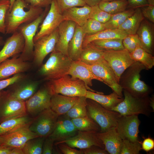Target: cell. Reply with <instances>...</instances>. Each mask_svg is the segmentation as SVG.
I'll return each mask as SVG.
<instances>
[{
    "label": "cell",
    "instance_id": "obj_2",
    "mask_svg": "<svg viewBox=\"0 0 154 154\" xmlns=\"http://www.w3.org/2000/svg\"><path fill=\"white\" fill-rule=\"evenodd\" d=\"M145 67L138 62H135L123 73L119 83L123 89L133 96L138 98L149 96L151 89L140 79V73Z\"/></svg>",
    "mask_w": 154,
    "mask_h": 154
},
{
    "label": "cell",
    "instance_id": "obj_36",
    "mask_svg": "<svg viewBox=\"0 0 154 154\" xmlns=\"http://www.w3.org/2000/svg\"><path fill=\"white\" fill-rule=\"evenodd\" d=\"M98 6L101 10L112 15L126 10L128 8V3L127 0L101 1Z\"/></svg>",
    "mask_w": 154,
    "mask_h": 154
},
{
    "label": "cell",
    "instance_id": "obj_32",
    "mask_svg": "<svg viewBox=\"0 0 154 154\" xmlns=\"http://www.w3.org/2000/svg\"><path fill=\"white\" fill-rule=\"evenodd\" d=\"M104 52L90 43L83 48L79 60L88 65H92L104 59Z\"/></svg>",
    "mask_w": 154,
    "mask_h": 154
},
{
    "label": "cell",
    "instance_id": "obj_3",
    "mask_svg": "<svg viewBox=\"0 0 154 154\" xmlns=\"http://www.w3.org/2000/svg\"><path fill=\"white\" fill-rule=\"evenodd\" d=\"M72 61L68 56L54 50L39 70V73L45 80L58 79L68 75Z\"/></svg>",
    "mask_w": 154,
    "mask_h": 154
},
{
    "label": "cell",
    "instance_id": "obj_44",
    "mask_svg": "<svg viewBox=\"0 0 154 154\" xmlns=\"http://www.w3.org/2000/svg\"><path fill=\"white\" fill-rule=\"evenodd\" d=\"M10 6V0H0V33H5V19Z\"/></svg>",
    "mask_w": 154,
    "mask_h": 154
},
{
    "label": "cell",
    "instance_id": "obj_38",
    "mask_svg": "<svg viewBox=\"0 0 154 154\" xmlns=\"http://www.w3.org/2000/svg\"><path fill=\"white\" fill-rule=\"evenodd\" d=\"M135 9H129L123 11L112 15L108 21L104 23L106 29H118L134 13Z\"/></svg>",
    "mask_w": 154,
    "mask_h": 154
},
{
    "label": "cell",
    "instance_id": "obj_33",
    "mask_svg": "<svg viewBox=\"0 0 154 154\" xmlns=\"http://www.w3.org/2000/svg\"><path fill=\"white\" fill-rule=\"evenodd\" d=\"M144 19L140 8L135 9L133 13L121 25L118 29L126 33L127 35L135 34Z\"/></svg>",
    "mask_w": 154,
    "mask_h": 154
},
{
    "label": "cell",
    "instance_id": "obj_25",
    "mask_svg": "<svg viewBox=\"0 0 154 154\" xmlns=\"http://www.w3.org/2000/svg\"><path fill=\"white\" fill-rule=\"evenodd\" d=\"M92 7L86 5L82 7H74L63 11L62 14L64 20L71 21L82 27L90 19Z\"/></svg>",
    "mask_w": 154,
    "mask_h": 154
},
{
    "label": "cell",
    "instance_id": "obj_19",
    "mask_svg": "<svg viewBox=\"0 0 154 154\" xmlns=\"http://www.w3.org/2000/svg\"><path fill=\"white\" fill-rule=\"evenodd\" d=\"M25 46L23 35L18 30L14 33L5 42L0 51V63L10 57L22 53Z\"/></svg>",
    "mask_w": 154,
    "mask_h": 154
},
{
    "label": "cell",
    "instance_id": "obj_53",
    "mask_svg": "<svg viewBox=\"0 0 154 154\" xmlns=\"http://www.w3.org/2000/svg\"><path fill=\"white\" fill-rule=\"evenodd\" d=\"M128 3V8L135 9L148 5L147 0H127Z\"/></svg>",
    "mask_w": 154,
    "mask_h": 154
},
{
    "label": "cell",
    "instance_id": "obj_26",
    "mask_svg": "<svg viewBox=\"0 0 154 154\" xmlns=\"http://www.w3.org/2000/svg\"><path fill=\"white\" fill-rule=\"evenodd\" d=\"M79 97H71L59 94L52 95L50 108L59 116L65 114Z\"/></svg>",
    "mask_w": 154,
    "mask_h": 154
},
{
    "label": "cell",
    "instance_id": "obj_42",
    "mask_svg": "<svg viewBox=\"0 0 154 154\" xmlns=\"http://www.w3.org/2000/svg\"><path fill=\"white\" fill-rule=\"evenodd\" d=\"M141 148L139 141L133 143L123 140L120 154H138Z\"/></svg>",
    "mask_w": 154,
    "mask_h": 154
},
{
    "label": "cell",
    "instance_id": "obj_14",
    "mask_svg": "<svg viewBox=\"0 0 154 154\" xmlns=\"http://www.w3.org/2000/svg\"><path fill=\"white\" fill-rule=\"evenodd\" d=\"M140 123L138 115L121 116L116 128L123 140H127L133 143L138 142L139 141L138 134Z\"/></svg>",
    "mask_w": 154,
    "mask_h": 154
},
{
    "label": "cell",
    "instance_id": "obj_28",
    "mask_svg": "<svg viewBox=\"0 0 154 154\" xmlns=\"http://www.w3.org/2000/svg\"><path fill=\"white\" fill-rule=\"evenodd\" d=\"M85 35L82 27L76 25L74 35L69 43L68 49V56L72 61L79 60Z\"/></svg>",
    "mask_w": 154,
    "mask_h": 154
},
{
    "label": "cell",
    "instance_id": "obj_11",
    "mask_svg": "<svg viewBox=\"0 0 154 154\" xmlns=\"http://www.w3.org/2000/svg\"><path fill=\"white\" fill-rule=\"evenodd\" d=\"M30 124L0 135V147L22 149L28 140L38 137L36 133L30 130Z\"/></svg>",
    "mask_w": 154,
    "mask_h": 154
},
{
    "label": "cell",
    "instance_id": "obj_61",
    "mask_svg": "<svg viewBox=\"0 0 154 154\" xmlns=\"http://www.w3.org/2000/svg\"><path fill=\"white\" fill-rule=\"evenodd\" d=\"M10 6L9 10L12 7L13 3L16 0H10Z\"/></svg>",
    "mask_w": 154,
    "mask_h": 154
},
{
    "label": "cell",
    "instance_id": "obj_27",
    "mask_svg": "<svg viewBox=\"0 0 154 154\" xmlns=\"http://www.w3.org/2000/svg\"><path fill=\"white\" fill-rule=\"evenodd\" d=\"M85 97L96 101L105 108L110 110L121 102L124 98L114 92L109 95H104L102 93H98L88 90Z\"/></svg>",
    "mask_w": 154,
    "mask_h": 154
},
{
    "label": "cell",
    "instance_id": "obj_34",
    "mask_svg": "<svg viewBox=\"0 0 154 154\" xmlns=\"http://www.w3.org/2000/svg\"><path fill=\"white\" fill-rule=\"evenodd\" d=\"M130 54L135 62L142 64L146 70L151 69L154 66V57L141 47L140 45H138Z\"/></svg>",
    "mask_w": 154,
    "mask_h": 154
},
{
    "label": "cell",
    "instance_id": "obj_18",
    "mask_svg": "<svg viewBox=\"0 0 154 154\" xmlns=\"http://www.w3.org/2000/svg\"><path fill=\"white\" fill-rule=\"evenodd\" d=\"M68 75L82 81L88 90L98 93H102L95 91L90 87L92 86V81L94 80L103 82L93 74L88 65L80 60L72 61Z\"/></svg>",
    "mask_w": 154,
    "mask_h": 154
},
{
    "label": "cell",
    "instance_id": "obj_5",
    "mask_svg": "<svg viewBox=\"0 0 154 154\" xmlns=\"http://www.w3.org/2000/svg\"><path fill=\"white\" fill-rule=\"evenodd\" d=\"M87 115L100 127L101 132L116 128L121 115L116 112L107 110L96 101L87 98Z\"/></svg>",
    "mask_w": 154,
    "mask_h": 154
},
{
    "label": "cell",
    "instance_id": "obj_30",
    "mask_svg": "<svg viewBox=\"0 0 154 154\" xmlns=\"http://www.w3.org/2000/svg\"><path fill=\"white\" fill-rule=\"evenodd\" d=\"M38 84L37 82H30L16 86L7 91L12 97L25 101L36 92Z\"/></svg>",
    "mask_w": 154,
    "mask_h": 154
},
{
    "label": "cell",
    "instance_id": "obj_39",
    "mask_svg": "<svg viewBox=\"0 0 154 154\" xmlns=\"http://www.w3.org/2000/svg\"><path fill=\"white\" fill-rule=\"evenodd\" d=\"M87 98L79 97L77 101L65 114L70 119L83 117L87 115Z\"/></svg>",
    "mask_w": 154,
    "mask_h": 154
},
{
    "label": "cell",
    "instance_id": "obj_8",
    "mask_svg": "<svg viewBox=\"0 0 154 154\" xmlns=\"http://www.w3.org/2000/svg\"><path fill=\"white\" fill-rule=\"evenodd\" d=\"M104 51L103 58L113 71L119 83L121 74L135 62L131 57L129 52L125 48L117 50Z\"/></svg>",
    "mask_w": 154,
    "mask_h": 154
},
{
    "label": "cell",
    "instance_id": "obj_6",
    "mask_svg": "<svg viewBox=\"0 0 154 154\" xmlns=\"http://www.w3.org/2000/svg\"><path fill=\"white\" fill-rule=\"evenodd\" d=\"M123 91L124 96L123 100L112 110L119 113L121 116L139 114L147 116H150L152 109L150 106L149 96L136 98L124 90Z\"/></svg>",
    "mask_w": 154,
    "mask_h": 154
},
{
    "label": "cell",
    "instance_id": "obj_45",
    "mask_svg": "<svg viewBox=\"0 0 154 154\" xmlns=\"http://www.w3.org/2000/svg\"><path fill=\"white\" fill-rule=\"evenodd\" d=\"M122 43L125 48L130 53L133 51L138 45H140L139 40L137 34L128 35L123 39Z\"/></svg>",
    "mask_w": 154,
    "mask_h": 154
},
{
    "label": "cell",
    "instance_id": "obj_57",
    "mask_svg": "<svg viewBox=\"0 0 154 154\" xmlns=\"http://www.w3.org/2000/svg\"><path fill=\"white\" fill-rule=\"evenodd\" d=\"M11 154H24V153L21 149L13 148Z\"/></svg>",
    "mask_w": 154,
    "mask_h": 154
},
{
    "label": "cell",
    "instance_id": "obj_13",
    "mask_svg": "<svg viewBox=\"0 0 154 154\" xmlns=\"http://www.w3.org/2000/svg\"><path fill=\"white\" fill-rule=\"evenodd\" d=\"M52 95L46 85L38 90L25 101L27 114L34 117L42 111L50 108Z\"/></svg>",
    "mask_w": 154,
    "mask_h": 154
},
{
    "label": "cell",
    "instance_id": "obj_63",
    "mask_svg": "<svg viewBox=\"0 0 154 154\" xmlns=\"http://www.w3.org/2000/svg\"><path fill=\"white\" fill-rule=\"evenodd\" d=\"M1 92H0V97H1Z\"/></svg>",
    "mask_w": 154,
    "mask_h": 154
},
{
    "label": "cell",
    "instance_id": "obj_50",
    "mask_svg": "<svg viewBox=\"0 0 154 154\" xmlns=\"http://www.w3.org/2000/svg\"><path fill=\"white\" fill-rule=\"evenodd\" d=\"M58 145L60 151L64 154H83L82 150H78L65 143L58 144Z\"/></svg>",
    "mask_w": 154,
    "mask_h": 154
},
{
    "label": "cell",
    "instance_id": "obj_49",
    "mask_svg": "<svg viewBox=\"0 0 154 154\" xmlns=\"http://www.w3.org/2000/svg\"><path fill=\"white\" fill-rule=\"evenodd\" d=\"M52 0H24L29 7L47 8L50 5Z\"/></svg>",
    "mask_w": 154,
    "mask_h": 154
},
{
    "label": "cell",
    "instance_id": "obj_4",
    "mask_svg": "<svg viewBox=\"0 0 154 154\" xmlns=\"http://www.w3.org/2000/svg\"><path fill=\"white\" fill-rule=\"evenodd\" d=\"M46 85L52 95L60 94L71 97H85L88 90L82 81L69 75L49 81Z\"/></svg>",
    "mask_w": 154,
    "mask_h": 154
},
{
    "label": "cell",
    "instance_id": "obj_48",
    "mask_svg": "<svg viewBox=\"0 0 154 154\" xmlns=\"http://www.w3.org/2000/svg\"><path fill=\"white\" fill-rule=\"evenodd\" d=\"M144 17L151 22L154 23V5H148L140 8Z\"/></svg>",
    "mask_w": 154,
    "mask_h": 154
},
{
    "label": "cell",
    "instance_id": "obj_15",
    "mask_svg": "<svg viewBox=\"0 0 154 154\" xmlns=\"http://www.w3.org/2000/svg\"><path fill=\"white\" fill-rule=\"evenodd\" d=\"M89 67L93 74L102 79L119 96L123 97V90L117 81L113 71L104 59Z\"/></svg>",
    "mask_w": 154,
    "mask_h": 154
},
{
    "label": "cell",
    "instance_id": "obj_46",
    "mask_svg": "<svg viewBox=\"0 0 154 154\" xmlns=\"http://www.w3.org/2000/svg\"><path fill=\"white\" fill-rule=\"evenodd\" d=\"M62 13L65 10L74 7H82L86 5L83 0H56Z\"/></svg>",
    "mask_w": 154,
    "mask_h": 154
},
{
    "label": "cell",
    "instance_id": "obj_47",
    "mask_svg": "<svg viewBox=\"0 0 154 154\" xmlns=\"http://www.w3.org/2000/svg\"><path fill=\"white\" fill-rule=\"evenodd\" d=\"M24 77V76L21 73L14 75L12 77L5 79L0 80V92L8 86L19 82Z\"/></svg>",
    "mask_w": 154,
    "mask_h": 154
},
{
    "label": "cell",
    "instance_id": "obj_10",
    "mask_svg": "<svg viewBox=\"0 0 154 154\" xmlns=\"http://www.w3.org/2000/svg\"><path fill=\"white\" fill-rule=\"evenodd\" d=\"M48 7L37 18L32 22L21 25L18 30L22 34L25 41L23 50L20 57L24 60H29L33 57L34 42L33 38L40 24L46 15Z\"/></svg>",
    "mask_w": 154,
    "mask_h": 154
},
{
    "label": "cell",
    "instance_id": "obj_24",
    "mask_svg": "<svg viewBox=\"0 0 154 154\" xmlns=\"http://www.w3.org/2000/svg\"><path fill=\"white\" fill-rule=\"evenodd\" d=\"M96 134L103 142L104 149L109 154H120L123 140L116 128L104 132H97Z\"/></svg>",
    "mask_w": 154,
    "mask_h": 154
},
{
    "label": "cell",
    "instance_id": "obj_41",
    "mask_svg": "<svg viewBox=\"0 0 154 154\" xmlns=\"http://www.w3.org/2000/svg\"><path fill=\"white\" fill-rule=\"evenodd\" d=\"M82 27L86 35H93L106 29L104 23L90 18Z\"/></svg>",
    "mask_w": 154,
    "mask_h": 154
},
{
    "label": "cell",
    "instance_id": "obj_17",
    "mask_svg": "<svg viewBox=\"0 0 154 154\" xmlns=\"http://www.w3.org/2000/svg\"><path fill=\"white\" fill-rule=\"evenodd\" d=\"M97 132L78 131L74 136L63 141L55 142V145L65 143L73 148L80 149L88 148L92 146H96L102 149L104 146L101 140L98 137Z\"/></svg>",
    "mask_w": 154,
    "mask_h": 154
},
{
    "label": "cell",
    "instance_id": "obj_1",
    "mask_svg": "<svg viewBox=\"0 0 154 154\" xmlns=\"http://www.w3.org/2000/svg\"><path fill=\"white\" fill-rule=\"evenodd\" d=\"M43 8L29 7L23 0H16L5 19V34H12L21 25L33 21L43 12Z\"/></svg>",
    "mask_w": 154,
    "mask_h": 154
},
{
    "label": "cell",
    "instance_id": "obj_21",
    "mask_svg": "<svg viewBox=\"0 0 154 154\" xmlns=\"http://www.w3.org/2000/svg\"><path fill=\"white\" fill-rule=\"evenodd\" d=\"M76 25L74 22L67 20L60 24L58 28V39L55 50L68 56V45L74 35Z\"/></svg>",
    "mask_w": 154,
    "mask_h": 154
},
{
    "label": "cell",
    "instance_id": "obj_62",
    "mask_svg": "<svg viewBox=\"0 0 154 154\" xmlns=\"http://www.w3.org/2000/svg\"><path fill=\"white\" fill-rule=\"evenodd\" d=\"M101 1H112L115 0H101Z\"/></svg>",
    "mask_w": 154,
    "mask_h": 154
},
{
    "label": "cell",
    "instance_id": "obj_35",
    "mask_svg": "<svg viewBox=\"0 0 154 154\" xmlns=\"http://www.w3.org/2000/svg\"><path fill=\"white\" fill-rule=\"evenodd\" d=\"M71 119L78 131L94 132L100 131L99 125L88 116Z\"/></svg>",
    "mask_w": 154,
    "mask_h": 154
},
{
    "label": "cell",
    "instance_id": "obj_55",
    "mask_svg": "<svg viewBox=\"0 0 154 154\" xmlns=\"http://www.w3.org/2000/svg\"><path fill=\"white\" fill-rule=\"evenodd\" d=\"M86 5L92 7L98 5L101 0H83Z\"/></svg>",
    "mask_w": 154,
    "mask_h": 154
},
{
    "label": "cell",
    "instance_id": "obj_29",
    "mask_svg": "<svg viewBox=\"0 0 154 154\" xmlns=\"http://www.w3.org/2000/svg\"><path fill=\"white\" fill-rule=\"evenodd\" d=\"M127 35L124 31L119 29H106L93 35H85L83 40L82 47L83 48L95 40L110 38L123 39Z\"/></svg>",
    "mask_w": 154,
    "mask_h": 154
},
{
    "label": "cell",
    "instance_id": "obj_56",
    "mask_svg": "<svg viewBox=\"0 0 154 154\" xmlns=\"http://www.w3.org/2000/svg\"><path fill=\"white\" fill-rule=\"evenodd\" d=\"M13 148L0 147V154H11Z\"/></svg>",
    "mask_w": 154,
    "mask_h": 154
},
{
    "label": "cell",
    "instance_id": "obj_9",
    "mask_svg": "<svg viewBox=\"0 0 154 154\" xmlns=\"http://www.w3.org/2000/svg\"><path fill=\"white\" fill-rule=\"evenodd\" d=\"M28 114L25 101L11 96L6 91H1L0 98V123L7 120Z\"/></svg>",
    "mask_w": 154,
    "mask_h": 154
},
{
    "label": "cell",
    "instance_id": "obj_37",
    "mask_svg": "<svg viewBox=\"0 0 154 154\" xmlns=\"http://www.w3.org/2000/svg\"><path fill=\"white\" fill-rule=\"evenodd\" d=\"M123 39L120 38H110L94 40L90 43L103 50H117L124 49Z\"/></svg>",
    "mask_w": 154,
    "mask_h": 154
},
{
    "label": "cell",
    "instance_id": "obj_43",
    "mask_svg": "<svg viewBox=\"0 0 154 154\" xmlns=\"http://www.w3.org/2000/svg\"><path fill=\"white\" fill-rule=\"evenodd\" d=\"M111 15L101 10L98 5H97L92 7L90 18L104 23L109 21Z\"/></svg>",
    "mask_w": 154,
    "mask_h": 154
},
{
    "label": "cell",
    "instance_id": "obj_59",
    "mask_svg": "<svg viewBox=\"0 0 154 154\" xmlns=\"http://www.w3.org/2000/svg\"><path fill=\"white\" fill-rule=\"evenodd\" d=\"M5 41L3 40V38L2 37L0 36V46L4 44Z\"/></svg>",
    "mask_w": 154,
    "mask_h": 154
},
{
    "label": "cell",
    "instance_id": "obj_31",
    "mask_svg": "<svg viewBox=\"0 0 154 154\" xmlns=\"http://www.w3.org/2000/svg\"><path fill=\"white\" fill-rule=\"evenodd\" d=\"M33 117L28 114L9 119L0 123V135L9 133L22 126L29 124Z\"/></svg>",
    "mask_w": 154,
    "mask_h": 154
},
{
    "label": "cell",
    "instance_id": "obj_22",
    "mask_svg": "<svg viewBox=\"0 0 154 154\" xmlns=\"http://www.w3.org/2000/svg\"><path fill=\"white\" fill-rule=\"evenodd\" d=\"M17 55L11 59H7L0 63V80L27 71L30 68L29 63Z\"/></svg>",
    "mask_w": 154,
    "mask_h": 154
},
{
    "label": "cell",
    "instance_id": "obj_7",
    "mask_svg": "<svg viewBox=\"0 0 154 154\" xmlns=\"http://www.w3.org/2000/svg\"><path fill=\"white\" fill-rule=\"evenodd\" d=\"M59 116L50 108L46 109L33 117L29 129L38 137H46L52 133Z\"/></svg>",
    "mask_w": 154,
    "mask_h": 154
},
{
    "label": "cell",
    "instance_id": "obj_58",
    "mask_svg": "<svg viewBox=\"0 0 154 154\" xmlns=\"http://www.w3.org/2000/svg\"><path fill=\"white\" fill-rule=\"evenodd\" d=\"M154 97L153 96L152 97L150 98V104L151 108L153 111L154 110Z\"/></svg>",
    "mask_w": 154,
    "mask_h": 154
},
{
    "label": "cell",
    "instance_id": "obj_20",
    "mask_svg": "<svg viewBox=\"0 0 154 154\" xmlns=\"http://www.w3.org/2000/svg\"><path fill=\"white\" fill-rule=\"evenodd\" d=\"M78 131L71 119L64 115L59 116L53 131L49 136L55 142H59L74 136Z\"/></svg>",
    "mask_w": 154,
    "mask_h": 154
},
{
    "label": "cell",
    "instance_id": "obj_52",
    "mask_svg": "<svg viewBox=\"0 0 154 154\" xmlns=\"http://www.w3.org/2000/svg\"><path fill=\"white\" fill-rule=\"evenodd\" d=\"M83 154H108L104 149L96 146H92L87 149H81Z\"/></svg>",
    "mask_w": 154,
    "mask_h": 154
},
{
    "label": "cell",
    "instance_id": "obj_23",
    "mask_svg": "<svg viewBox=\"0 0 154 154\" xmlns=\"http://www.w3.org/2000/svg\"><path fill=\"white\" fill-rule=\"evenodd\" d=\"M136 34L138 37L140 47L147 52L153 55L154 42L153 24L144 18Z\"/></svg>",
    "mask_w": 154,
    "mask_h": 154
},
{
    "label": "cell",
    "instance_id": "obj_40",
    "mask_svg": "<svg viewBox=\"0 0 154 154\" xmlns=\"http://www.w3.org/2000/svg\"><path fill=\"white\" fill-rule=\"evenodd\" d=\"M46 137H38L28 140L22 149L24 154H41L43 143Z\"/></svg>",
    "mask_w": 154,
    "mask_h": 154
},
{
    "label": "cell",
    "instance_id": "obj_54",
    "mask_svg": "<svg viewBox=\"0 0 154 154\" xmlns=\"http://www.w3.org/2000/svg\"><path fill=\"white\" fill-rule=\"evenodd\" d=\"M142 148L147 152L153 149L154 148V141L150 137L144 139L142 143Z\"/></svg>",
    "mask_w": 154,
    "mask_h": 154
},
{
    "label": "cell",
    "instance_id": "obj_51",
    "mask_svg": "<svg viewBox=\"0 0 154 154\" xmlns=\"http://www.w3.org/2000/svg\"><path fill=\"white\" fill-rule=\"evenodd\" d=\"M54 142V140L49 136L46 137L43 145L42 154H52Z\"/></svg>",
    "mask_w": 154,
    "mask_h": 154
},
{
    "label": "cell",
    "instance_id": "obj_16",
    "mask_svg": "<svg viewBox=\"0 0 154 154\" xmlns=\"http://www.w3.org/2000/svg\"><path fill=\"white\" fill-rule=\"evenodd\" d=\"M58 37L57 28L50 34L41 37L34 42L33 57L36 65H41L46 56L54 50Z\"/></svg>",
    "mask_w": 154,
    "mask_h": 154
},
{
    "label": "cell",
    "instance_id": "obj_12",
    "mask_svg": "<svg viewBox=\"0 0 154 154\" xmlns=\"http://www.w3.org/2000/svg\"><path fill=\"white\" fill-rule=\"evenodd\" d=\"M64 21L56 0H52L49 11L39 27L40 30L34 38V42L41 37L51 34Z\"/></svg>",
    "mask_w": 154,
    "mask_h": 154
},
{
    "label": "cell",
    "instance_id": "obj_60",
    "mask_svg": "<svg viewBox=\"0 0 154 154\" xmlns=\"http://www.w3.org/2000/svg\"><path fill=\"white\" fill-rule=\"evenodd\" d=\"M149 5H154V0H147Z\"/></svg>",
    "mask_w": 154,
    "mask_h": 154
}]
</instances>
